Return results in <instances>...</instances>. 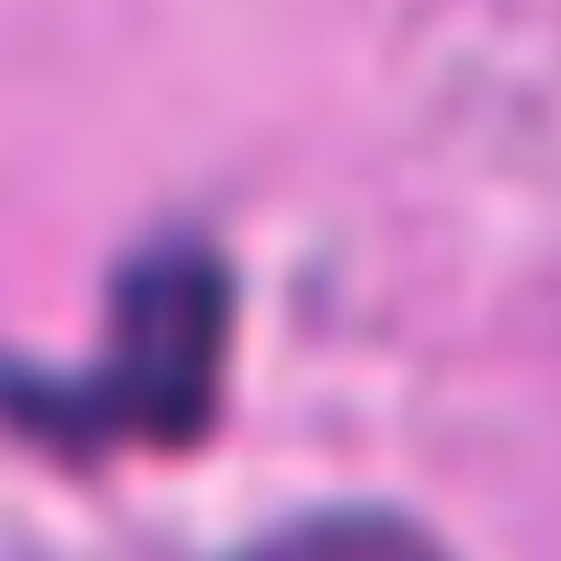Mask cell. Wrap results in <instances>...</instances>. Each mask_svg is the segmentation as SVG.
<instances>
[{
  "label": "cell",
  "instance_id": "obj_1",
  "mask_svg": "<svg viewBox=\"0 0 561 561\" xmlns=\"http://www.w3.org/2000/svg\"><path fill=\"white\" fill-rule=\"evenodd\" d=\"M219 351H228V272L202 245H158L123 272L114 289V351L105 377L79 394L70 421L88 430H131L158 447H184L210 421L219 394Z\"/></svg>",
  "mask_w": 561,
  "mask_h": 561
},
{
  "label": "cell",
  "instance_id": "obj_2",
  "mask_svg": "<svg viewBox=\"0 0 561 561\" xmlns=\"http://www.w3.org/2000/svg\"><path fill=\"white\" fill-rule=\"evenodd\" d=\"M237 561H447V552L421 526L386 517V508H324V517H298V526L263 535Z\"/></svg>",
  "mask_w": 561,
  "mask_h": 561
}]
</instances>
